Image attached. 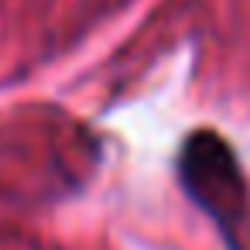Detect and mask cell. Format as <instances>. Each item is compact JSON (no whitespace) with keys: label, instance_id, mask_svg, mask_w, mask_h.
<instances>
[{"label":"cell","instance_id":"cell-1","mask_svg":"<svg viewBox=\"0 0 250 250\" xmlns=\"http://www.w3.org/2000/svg\"><path fill=\"white\" fill-rule=\"evenodd\" d=\"M185 192L223 226L233 229L243 212V178L229 147L212 134H195L182 151Z\"/></svg>","mask_w":250,"mask_h":250}]
</instances>
